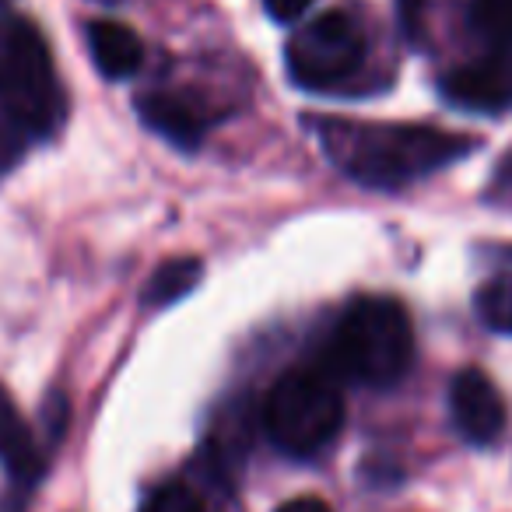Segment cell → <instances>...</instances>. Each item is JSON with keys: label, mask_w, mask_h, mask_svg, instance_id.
<instances>
[{"label": "cell", "mask_w": 512, "mask_h": 512, "mask_svg": "<svg viewBox=\"0 0 512 512\" xmlns=\"http://www.w3.org/2000/svg\"><path fill=\"white\" fill-rule=\"evenodd\" d=\"M323 155L348 179L376 190L418 183L439 169L467 158L474 137L428 123H358V120H309Z\"/></svg>", "instance_id": "6da1fadb"}, {"label": "cell", "mask_w": 512, "mask_h": 512, "mask_svg": "<svg viewBox=\"0 0 512 512\" xmlns=\"http://www.w3.org/2000/svg\"><path fill=\"white\" fill-rule=\"evenodd\" d=\"M414 362V327L407 309L390 295L348 302L330 337V365L341 379L362 386H397Z\"/></svg>", "instance_id": "7a4b0ae2"}, {"label": "cell", "mask_w": 512, "mask_h": 512, "mask_svg": "<svg viewBox=\"0 0 512 512\" xmlns=\"http://www.w3.org/2000/svg\"><path fill=\"white\" fill-rule=\"evenodd\" d=\"M0 102L32 137H50L67 116L50 46L43 32L22 18H0Z\"/></svg>", "instance_id": "3957f363"}, {"label": "cell", "mask_w": 512, "mask_h": 512, "mask_svg": "<svg viewBox=\"0 0 512 512\" xmlns=\"http://www.w3.org/2000/svg\"><path fill=\"white\" fill-rule=\"evenodd\" d=\"M264 432L281 453L316 456L341 435L344 397L323 372L295 369L271 386L264 400Z\"/></svg>", "instance_id": "277c9868"}, {"label": "cell", "mask_w": 512, "mask_h": 512, "mask_svg": "<svg viewBox=\"0 0 512 512\" xmlns=\"http://www.w3.org/2000/svg\"><path fill=\"white\" fill-rule=\"evenodd\" d=\"M365 29L348 11H327V15L306 22L285 46L288 74L306 92H334L348 85L365 64Z\"/></svg>", "instance_id": "5b68a950"}, {"label": "cell", "mask_w": 512, "mask_h": 512, "mask_svg": "<svg viewBox=\"0 0 512 512\" xmlns=\"http://www.w3.org/2000/svg\"><path fill=\"white\" fill-rule=\"evenodd\" d=\"M442 99L467 113H505L512 109V53L495 50L474 64L453 67L442 78Z\"/></svg>", "instance_id": "8992f818"}, {"label": "cell", "mask_w": 512, "mask_h": 512, "mask_svg": "<svg viewBox=\"0 0 512 512\" xmlns=\"http://www.w3.org/2000/svg\"><path fill=\"white\" fill-rule=\"evenodd\" d=\"M449 414L470 446H488L505 428V400L481 369H463L449 383Z\"/></svg>", "instance_id": "52a82bcc"}, {"label": "cell", "mask_w": 512, "mask_h": 512, "mask_svg": "<svg viewBox=\"0 0 512 512\" xmlns=\"http://www.w3.org/2000/svg\"><path fill=\"white\" fill-rule=\"evenodd\" d=\"M137 116L144 120V127L162 134L165 141H172L176 148H200L204 134L211 130V113L200 106L197 99L183 92H148L137 99Z\"/></svg>", "instance_id": "ba28073f"}, {"label": "cell", "mask_w": 512, "mask_h": 512, "mask_svg": "<svg viewBox=\"0 0 512 512\" xmlns=\"http://www.w3.org/2000/svg\"><path fill=\"white\" fill-rule=\"evenodd\" d=\"M0 467L8 470V477L15 481L18 491L36 488V481L46 470V460L36 446V435L29 432L15 397L4 386H0Z\"/></svg>", "instance_id": "9c48e42d"}, {"label": "cell", "mask_w": 512, "mask_h": 512, "mask_svg": "<svg viewBox=\"0 0 512 512\" xmlns=\"http://www.w3.org/2000/svg\"><path fill=\"white\" fill-rule=\"evenodd\" d=\"M88 53H92L99 74L109 81L134 78L144 64V43L137 39V32H130L120 22H109V18L88 25Z\"/></svg>", "instance_id": "30bf717a"}, {"label": "cell", "mask_w": 512, "mask_h": 512, "mask_svg": "<svg viewBox=\"0 0 512 512\" xmlns=\"http://www.w3.org/2000/svg\"><path fill=\"white\" fill-rule=\"evenodd\" d=\"M200 274H204L200 271V260H190V256L169 260V264L158 267L155 278H151L148 288H144V306L162 309V306H172V302L186 299V295L200 285Z\"/></svg>", "instance_id": "8fae6325"}, {"label": "cell", "mask_w": 512, "mask_h": 512, "mask_svg": "<svg viewBox=\"0 0 512 512\" xmlns=\"http://www.w3.org/2000/svg\"><path fill=\"white\" fill-rule=\"evenodd\" d=\"M474 313L495 334H512V271L498 274L477 288Z\"/></svg>", "instance_id": "7c38bea8"}, {"label": "cell", "mask_w": 512, "mask_h": 512, "mask_svg": "<svg viewBox=\"0 0 512 512\" xmlns=\"http://www.w3.org/2000/svg\"><path fill=\"white\" fill-rule=\"evenodd\" d=\"M470 29L495 50L512 53V0H470Z\"/></svg>", "instance_id": "4fadbf2b"}, {"label": "cell", "mask_w": 512, "mask_h": 512, "mask_svg": "<svg viewBox=\"0 0 512 512\" xmlns=\"http://www.w3.org/2000/svg\"><path fill=\"white\" fill-rule=\"evenodd\" d=\"M141 512H207L204 495L186 481H165L144 498Z\"/></svg>", "instance_id": "5bb4252c"}, {"label": "cell", "mask_w": 512, "mask_h": 512, "mask_svg": "<svg viewBox=\"0 0 512 512\" xmlns=\"http://www.w3.org/2000/svg\"><path fill=\"white\" fill-rule=\"evenodd\" d=\"M313 4H316V0H264L267 15H271L274 22H281V25L299 22V18L306 15Z\"/></svg>", "instance_id": "9a60e30c"}, {"label": "cell", "mask_w": 512, "mask_h": 512, "mask_svg": "<svg viewBox=\"0 0 512 512\" xmlns=\"http://www.w3.org/2000/svg\"><path fill=\"white\" fill-rule=\"evenodd\" d=\"M278 512H334L323 498H313V495H302V498H292V502L278 505Z\"/></svg>", "instance_id": "2e32d148"}, {"label": "cell", "mask_w": 512, "mask_h": 512, "mask_svg": "<svg viewBox=\"0 0 512 512\" xmlns=\"http://www.w3.org/2000/svg\"><path fill=\"white\" fill-rule=\"evenodd\" d=\"M502 186H509V190H512V158H509V165L502 169Z\"/></svg>", "instance_id": "e0dca14e"}]
</instances>
